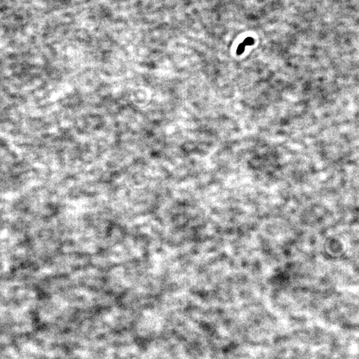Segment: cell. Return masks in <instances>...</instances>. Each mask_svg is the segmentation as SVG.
Returning a JSON list of instances; mask_svg holds the SVG:
<instances>
[{
    "label": "cell",
    "mask_w": 359,
    "mask_h": 359,
    "mask_svg": "<svg viewBox=\"0 0 359 359\" xmlns=\"http://www.w3.org/2000/svg\"><path fill=\"white\" fill-rule=\"evenodd\" d=\"M243 43H244L246 47L247 45H251L254 43V39H253V38H251V37H249V38H247L245 39V40L243 41Z\"/></svg>",
    "instance_id": "1"
},
{
    "label": "cell",
    "mask_w": 359,
    "mask_h": 359,
    "mask_svg": "<svg viewBox=\"0 0 359 359\" xmlns=\"http://www.w3.org/2000/svg\"><path fill=\"white\" fill-rule=\"evenodd\" d=\"M245 47H246V46H245V45L244 44V43H240V45L238 46V50H237V54L238 55L242 54L243 53H244V50H245Z\"/></svg>",
    "instance_id": "2"
}]
</instances>
